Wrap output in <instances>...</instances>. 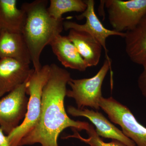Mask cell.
Wrapping results in <instances>:
<instances>
[{"instance_id": "277c9868", "label": "cell", "mask_w": 146, "mask_h": 146, "mask_svg": "<svg viewBox=\"0 0 146 146\" xmlns=\"http://www.w3.org/2000/svg\"><path fill=\"white\" fill-rule=\"evenodd\" d=\"M111 64V60L106 59L96 74L91 78L70 80L68 84L71 89L67 90L66 96L75 100L77 108L89 107L97 110L100 109L102 85Z\"/></svg>"}, {"instance_id": "5b68a950", "label": "cell", "mask_w": 146, "mask_h": 146, "mask_svg": "<svg viewBox=\"0 0 146 146\" xmlns=\"http://www.w3.org/2000/svg\"><path fill=\"white\" fill-rule=\"evenodd\" d=\"M100 108L111 121L121 127L125 136L137 146H146V127L139 123L130 110L112 97H102Z\"/></svg>"}, {"instance_id": "8fae6325", "label": "cell", "mask_w": 146, "mask_h": 146, "mask_svg": "<svg viewBox=\"0 0 146 146\" xmlns=\"http://www.w3.org/2000/svg\"><path fill=\"white\" fill-rule=\"evenodd\" d=\"M11 58L25 64L31 63L29 50L22 33L0 30V59Z\"/></svg>"}, {"instance_id": "52a82bcc", "label": "cell", "mask_w": 146, "mask_h": 146, "mask_svg": "<svg viewBox=\"0 0 146 146\" xmlns=\"http://www.w3.org/2000/svg\"><path fill=\"white\" fill-rule=\"evenodd\" d=\"M27 80L0 98V128L6 135L20 125L26 115L29 100L26 96Z\"/></svg>"}, {"instance_id": "30bf717a", "label": "cell", "mask_w": 146, "mask_h": 146, "mask_svg": "<svg viewBox=\"0 0 146 146\" xmlns=\"http://www.w3.org/2000/svg\"><path fill=\"white\" fill-rule=\"evenodd\" d=\"M34 70L14 59H0V98L25 82Z\"/></svg>"}, {"instance_id": "d6986e66", "label": "cell", "mask_w": 146, "mask_h": 146, "mask_svg": "<svg viewBox=\"0 0 146 146\" xmlns=\"http://www.w3.org/2000/svg\"><path fill=\"white\" fill-rule=\"evenodd\" d=\"M0 146H10L7 135L5 136L2 129L0 128Z\"/></svg>"}, {"instance_id": "7c38bea8", "label": "cell", "mask_w": 146, "mask_h": 146, "mask_svg": "<svg viewBox=\"0 0 146 146\" xmlns=\"http://www.w3.org/2000/svg\"><path fill=\"white\" fill-rule=\"evenodd\" d=\"M53 52L66 68L84 72L88 68L83 58L68 36L59 35L49 44Z\"/></svg>"}, {"instance_id": "4fadbf2b", "label": "cell", "mask_w": 146, "mask_h": 146, "mask_svg": "<svg viewBox=\"0 0 146 146\" xmlns=\"http://www.w3.org/2000/svg\"><path fill=\"white\" fill-rule=\"evenodd\" d=\"M126 53L133 63L143 65L146 62V14L136 26L125 32Z\"/></svg>"}, {"instance_id": "6da1fadb", "label": "cell", "mask_w": 146, "mask_h": 146, "mask_svg": "<svg viewBox=\"0 0 146 146\" xmlns=\"http://www.w3.org/2000/svg\"><path fill=\"white\" fill-rule=\"evenodd\" d=\"M49 78L43 89L41 112L36 124L20 141L18 146L39 143L42 146H58L60 133L68 127L86 130L89 124L68 117L64 100L70 73L56 64L50 65Z\"/></svg>"}, {"instance_id": "e0dca14e", "label": "cell", "mask_w": 146, "mask_h": 146, "mask_svg": "<svg viewBox=\"0 0 146 146\" xmlns=\"http://www.w3.org/2000/svg\"><path fill=\"white\" fill-rule=\"evenodd\" d=\"M74 134L72 135H67L63 137L64 139L69 138H77L85 143L88 144L89 146H127L125 145L117 140H112L110 143L104 142L99 136L97 134L96 129H94L93 125L89 124L86 130L88 135V138H84L80 136L78 131L75 129H72Z\"/></svg>"}, {"instance_id": "5bb4252c", "label": "cell", "mask_w": 146, "mask_h": 146, "mask_svg": "<svg viewBox=\"0 0 146 146\" xmlns=\"http://www.w3.org/2000/svg\"><path fill=\"white\" fill-rule=\"evenodd\" d=\"M68 37L76 48L88 68L98 65L103 47L89 33L75 30H69Z\"/></svg>"}, {"instance_id": "9c48e42d", "label": "cell", "mask_w": 146, "mask_h": 146, "mask_svg": "<svg viewBox=\"0 0 146 146\" xmlns=\"http://www.w3.org/2000/svg\"><path fill=\"white\" fill-rule=\"evenodd\" d=\"M67 111L73 117L87 118L96 126V132L100 137L117 140L127 146H136L132 140L125 136L122 131L112 124L102 113L86 108L78 109L72 106H68Z\"/></svg>"}, {"instance_id": "7a4b0ae2", "label": "cell", "mask_w": 146, "mask_h": 146, "mask_svg": "<svg viewBox=\"0 0 146 146\" xmlns=\"http://www.w3.org/2000/svg\"><path fill=\"white\" fill-rule=\"evenodd\" d=\"M48 3L46 0H36L24 3L21 8L26 16L22 34L35 71L42 68L40 58L44 48L60 35L64 29L63 19L56 20L49 14Z\"/></svg>"}, {"instance_id": "9a60e30c", "label": "cell", "mask_w": 146, "mask_h": 146, "mask_svg": "<svg viewBox=\"0 0 146 146\" xmlns=\"http://www.w3.org/2000/svg\"><path fill=\"white\" fill-rule=\"evenodd\" d=\"M16 0H0V30L22 33L26 21L25 13L18 9Z\"/></svg>"}, {"instance_id": "8992f818", "label": "cell", "mask_w": 146, "mask_h": 146, "mask_svg": "<svg viewBox=\"0 0 146 146\" xmlns=\"http://www.w3.org/2000/svg\"><path fill=\"white\" fill-rule=\"evenodd\" d=\"M103 2L113 30L123 33L134 28L146 14V0H105Z\"/></svg>"}, {"instance_id": "ac0fdd59", "label": "cell", "mask_w": 146, "mask_h": 146, "mask_svg": "<svg viewBox=\"0 0 146 146\" xmlns=\"http://www.w3.org/2000/svg\"><path fill=\"white\" fill-rule=\"evenodd\" d=\"M143 66V70L138 77V84L142 95L146 98V62Z\"/></svg>"}, {"instance_id": "2e32d148", "label": "cell", "mask_w": 146, "mask_h": 146, "mask_svg": "<svg viewBox=\"0 0 146 146\" xmlns=\"http://www.w3.org/2000/svg\"><path fill=\"white\" fill-rule=\"evenodd\" d=\"M87 5L82 0H50L47 8L48 13L56 20L63 19L64 13L70 12H83Z\"/></svg>"}, {"instance_id": "ba28073f", "label": "cell", "mask_w": 146, "mask_h": 146, "mask_svg": "<svg viewBox=\"0 0 146 146\" xmlns=\"http://www.w3.org/2000/svg\"><path fill=\"white\" fill-rule=\"evenodd\" d=\"M84 2L87 5L86 10L81 15L77 16L76 18L79 20L86 18L85 23L81 25L73 21H65L63 22V28L65 31L75 30L84 32L91 35L98 41L104 49L106 59L111 60L108 54V50L106 46V39L109 36L113 35L121 36L124 38L125 33H119L106 28L95 12V2L94 0H85Z\"/></svg>"}, {"instance_id": "3957f363", "label": "cell", "mask_w": 146, "mask_h": 146, "mask_svg": "<svg viewBox=\"0 0 146 146\" xmlns=\"http://www.w3.org/2000/svg\"><path fill=\"white\" fill-rule=\"evenodd\" d=\"M50 65L34 70L26 83L27 94L29 96L26 115L23 122L8 135L10 146H18L22 138L36 124L41 112L43 89L49 76Z\"/></svg>"}]
</instances>
